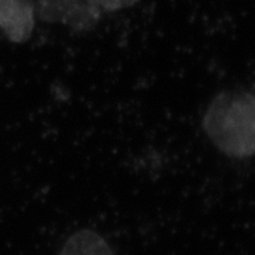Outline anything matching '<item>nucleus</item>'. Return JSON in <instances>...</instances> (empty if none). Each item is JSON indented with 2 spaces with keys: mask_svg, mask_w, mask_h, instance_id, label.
Segmentation results:
<instances>
[{
  "mask_svg": "<svg viewBox=\"0 0 255 255\" xmlns=\"http://www.w3.org/2000/svg\"><path fill=\"white\" fill-rule=\"evenodd\" d=\"M202 127L210 142L229 157L255 155V96L232 91L216 95Z\"/></svg>",
  "mask_w": 255,
  "mask_h": 255,
  "instance_id": "obj_1",
  "label": "nucleus"
},
{
  "mask_svg": "<svg viewBox=\"0 0 255 255\" xmlns=\"http://www.w3.org/2000/svg\"><path fill=\"white\" fill-rule=\"evenodd\" d=\"M44 20L62 21L76 28L89 30L100 19V7L91 0H40Z\"/></svg>",
  "mask_w": 255,
  "mask_h": 255,
  "instance_id": "obj_2",
  "label": "nucleus"
},
{
  "mask_svg": "<svg viewBox=\"0 0 255 255\" xmlns=\"http://www.w3.org/2000/svg\"><path fill=\"white\" fill-rule=\"evenodd\" d=\"M59 255H114V252L98 233L81 229L66 240Z\"/></svg>",
  "mask_w": 255,
  "mask_h": 255,
  "instance_id": "obj_3",
  "label": "nucleus"
},
{
  "mask_svg": "<svg viewBox=\"0 0 255 255\" xmlns=\"http://www.w3.org/2000/svg\"><path fill=\"white\" fill-rule=\"evenodd\" d=\"M95 2L98 7H102L108 11H116V9L129 7L133 4H136L138 0H91Z\"/></svg>",
  "mask_w": 255,
  "mask_h": 255,
  "instance_id": "obj_4",
  "label": "nucleus"
}]
</instances>
